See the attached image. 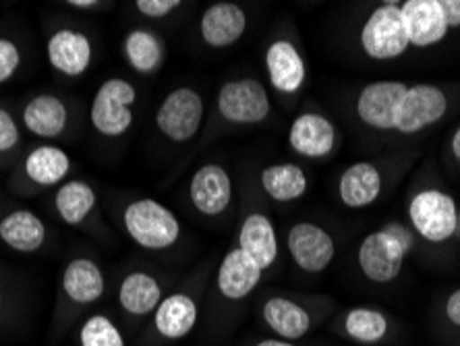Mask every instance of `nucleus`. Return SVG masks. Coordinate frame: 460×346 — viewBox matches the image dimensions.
<instances>
[{
    "mask_svg": "<svg viewBox=\"0 0 460 346\" xmlns=\"http://www.w3.org/2000/svg\"><path fill=\"white\" fill-rule=\"evenodd\" d=\"M236 247L260 263L263 272L272 268L279 260V235L270 216L263 212L247 214L241 222Z\"/></svg>",
    "mask_w": 460,
    "mask_h": 346,
    "instance_id": "nucleus-24",
    "label": "nucleus"
},
{
    "mask_svg": "<svg viewBox=\"0 0 460 346\" xmlns=\"http://www.w3.org/2000/svg\"><path fill=\"white\" fill-rule=\"evenodd\" d=\"M448 27H460V0H439Z\"/></svg>",
    "mask_w": 460,
    "mask_h": 346,
    "instance_id": "nucleus-37",
    "label": "nucleus"
},
{
    "mask_svg": "<svg viewBox=\"0 0 460 346\" xmlns=\"http://www.w3.org/2000/svg\"><path fill=\"white\" fill-rule=\"evenodd\" d=\"M384 179L380 168L371 162H355L344 168L338 179V198L342 206L350 209H363L380 198Z\"/></svg>",
    "mask_w": 460,
    "mask_h": 346,
    "instance_id": "nucleus-25",
    "label": "nucleus"
},
{
    "mask_svg": "<svg viewBox=\"0 0 460 346\" xmlns=\"http://www.w3.org/2000/svg\"><path fill=\"white\" fill-rule=\"evenodd\" d=\"M46 58L52 69L65 77H84L93 65V42L75 27H58L46 42Z\"/></svg>",
    "mask_w": 460,
    "mask_h": 346,
    "instance_id": "nucleus-10",
    "label": "nucleus"
},
{
    "mask_svg": "<svg viewBox=\"0 0 460 346\" xmlns=\"http://www.w3.org/2000/svg\"><path fill=\"white\" fill-rule=\"evenodd\" d=\"M287 249L293 263L307 274H320L336 257L334 236L315 222H295L287 233Z\"/></svg>",
    "mask_w": 460,
    "mask_h": 346,
    "instance_id": "nucleus-8",
    "label": "nucleus"
},
{
    "mask_svg": "<svg viewBox=\"0 0 460 346\" xmlns=\"http://www.w3.org/2000/svg\"><path fill=\"white\" fill-rule=\"evenodd\" d=\"M23 54L17 42L9 38H0V85L15 77L22 67Z\"/></svg>",
    "mask_w": 460,
    "mask_h": 346,
    "instance_id": "nucleus-32",
    "label": "nucleus"
},
{
    "mask_svg": "<svg viewBox=\"0 0 460 346\" xmlns=\"http://www.w3.org/2000/svg\"><path fill=\"white\" fill-rule=\"evenodd\" d=\"M19 144H22V129L15 117L0 106V155L15 152Z\"/></svg>",
    "mask_w": 460,
    "mask_h": 346,
    "instance_id": "nucleus-33",
    "label": "nucleus"
},
{
    "mask_svg": "<svg viewBox=\"0 0 460 346\" xmlns=\"http://www.w3.org/2000/svg\"><path fill=\"white\" fill-rule=\"evenodd\" d=\"M260 185L263 193L276 203L299 201L309 191L307 174L295 162H280V164L266 166L260 173Z\"/></svg>",
    "mask_w": 460,
    "mask_h": 346,
    "instance_id": "nucleus-29",
    "label": "nucleus"
},
{
    "mask_svg": "<svg viewBox=\"0 0 460 346\" xmlns=\"http://www.w3.org/2000/svg\"><path fill=\"white\" fill-rule=\"evenodd\" d=\"M263 270L260 263L252 260L245 251L239 247L228 249L222 257L218 274H216V288L226 301H243L260 287Z\"/></svg>",
    "mask_w": 460,
    "mask_h": 346,
    "instance_id": "nucleus-17",
    "label": "nucleus"
},
{
    "mask_svg": "<svg viewBox=\"0 0 460 346\" xmlns=\"http://www.w3.org/2000/svg\"><path fill=\"white\" fill-rule=\"evenodd\" d=\"M263 63H266L270 85L282 96H295L303 90L307 81V65L301 50L290 40H274L268 46Z\"/></svg>",
    "mask_w": 460,
    "mask_h": 346,
    "instance_id": "nucleus-13",
    "label": "nucleus"
},
{
    "mask_svg": "<svg viewBox=\"0 0 460 346\" xmlns=\"http://www.w3.org/2000/svg\"><path fill=\"white\" fill-rule=\"evenodd\" d=\"M450 149L452 154H455V158L460 162V127L455 131V135H452V141H450Z\"/></svg>",
    "mask_w": 460,
    "mask_h": 346,
    "instance_id": "nucleus-40",
    "label": "nucleus"
},
{
    "mask_svg": "<svg viewBox=\"0 0 460 346\" xmlns=\"http://www.w3.org/2000/svg\"><path fill=\"white\" fill-rule=\"evenodd\" d=\"M199 322V303L189 293H171L154 311V328L160 338L177 342L187 338Z\"/></svg>",
    "mask_w": 460,
    "mask_h": 346,
    "instance_id": "nucleus-20",
    "label": "nucleus"
},
{
    "mask_svg": "<svg viewBox=\"0 0 460 346\" xmlns=\"http://www.w3.org/2000/svg\"><path fill=\"white\" fill-rule=\"evenodd\" d=\"M409 251L388 230H376L361 241L357 251V263L361 274L374 284L394 282L402 272Z\"/></svg>",
    "mask_w": 460,
    "mask_h": 346,
    "instance_id": "nucleus-7",
    "label": "nucleus"
},
{
    "mask_svg": "<svg viewBox=\"0 0 460 346\" xmlns=\"http://www.w3.org/2000/svg\"><path fill=\"white\" fill-rule=\"evenodd\" d=\"M218 114L230 125H260L272 112V100L260 79H230L216 96Z\"/></svg>",
    "mask_w": 460,
    "mask_h": 346,
    "instance_id": "nucleus-6",
    "label": "nucleus"
},
{
    "mask_svg": "<svg viewBox=\"0 0 460 346\" xmlns=\"http://www.w3.org/2000/svg\"><path fill=\"white\" fill-rule=\"evenodd\" d=\"M137 90L123 77L106 79L93 93L90 104V123L100 138L119 139L131 131L135 123Z\"/></svg>",
    "mask_w": 460,
    "mask_h": 346,
    "instance_id": "nucleus-2",
    "label": "nucleus"
},
{
    "mask_svg": "<svg viewBox=\"0 0 460 346\" xmlns=\"http://www.w3.org/2000/svg\"><path fill=\"white\" fill-rule=\"evenodd\" d=\"M456 235L460 236V212H458V224H456Z\"/></svg>",
    "mask_w": 460,
    "mask_h": 346,
    "instance_id": "nucleus-42",
    "label": "nucleus"
},
{
    "mask_svg": "<svg viewBox=\"0 0 460 346\" xmlns=\"http://www.w3.org/2000/svg\"><path fill=\"white\" fill-rule=\"evenodd\" d=\"M22 123L40 139H57L69 127V106L57 93H36L25 102Z\"/></svg>",
    "mask_w": 460,
    "mask_h": 346,
    "instance_id": "nucleus-21",
    "label": "nucleus"
},
{
    "mask_svg": "<svg viewBox=\"0 0 460 346\" xmlns=\"http://www.w3.org/2000/svg\"><path fill=\"white\" fill-rule=\"evenodd\" d=\"M46 239H49L46 222L31 209H11L0 218V243L15 253H38L46 245Z\"/></svg>",
    "mask_w": 460,
    "mask_h": 346,
    "instance_id": "nucleus-22",
    "label": "nucleus"
},
{
    "mask_svg": "<svg viewBox=\"0 0 460 346\" xmlns=\"http://www.w3.org/2000/svg\"><path fill=\"white\" fill-rule=\"evenodd\" d=\"M407 84L402 81H374L367 84L357 96V117L363 125L376 131H394L398 104L407 92Z\"/></svg>",
    "mask_w": 460,
    "mask_h": 346,
    "instance_id": "nucleus-12",
    "label": "nucleus"
},
{
    "mask_svg": "<svg viewBox=\"0 0 460 346\" xmlns=\"http://www.w3.org/2000/svg\"><path fill=\"white\" fill-rule=\"evenodd\" d=\"M123 57L128 69L150 77L166 63V44L158 33L147 27H133L123 40Z\"/></svg>",
    "mask_w": 460,
    "mask_h": 346,
    "instance_id": "nucleus-27",
    "label": "nucleus"
},
{
    "mask_svg": "<svg viewBox=\"0 0 460 346\" xmlns=\"http://www.w3.org/2000/svg\"><path fill=\"white\" fill-rule=\"evenodd\" d=\"M448 111V96L431 84L409 85L398 104L396 129L402 135H415L436 125Z\"/></svg>",
    "mask_w": 460,
    "mask_h": 346,
    "instance_id": "nucleus-9",
    "label": "nucleus"
},
{
    "mask_svg": "<svg viewBox=\"0 0 460 346\" xmlns=\"http://www.w3.org/2000/svg\"><path fill=\"white\" fill-rule=\"evenodd\" d=\"M261 320L268 330L282 341L296 342L305 338L314 328V317L309 309L290 297L274 295L268 297L261 305Z\"/></svg>",
    "mask_w": 460,
    "mask_h": 346,
    "instance_id": "nucleus-19",
    "label": "nucleus"
},
{
    "mask_svg": "<svg viewBox=\"0 0 460 346\" xmlns=\"http://www.w3.org/2000/svg\"><path fill=\"white\" fill-rule=\"evenodd\" d=\"M446 320H448L452 325L460 328V288H456L448 298H446V307H444Z\"/></svg>",
    "mask_w": 460,
    "mask_h": 346,
    "instance_id": "nucleus-36",
    "label": "nucleus"
},
{
    "mask_svg": "<svg viewBox=\"0 0 460 346\" xmlns=\"http://www.w3.org/2000/svg\"><path fill=\"white\" fill-rule=\"evenodd\" d=\"M409 222L423 241L439 245L456 235L458 206L446 191L423 189L409 201Z\"/></svg>",
    "mask_w": 460,
    "mask_h": 346,
    "instance_id": "nucleus-3",
    "label": "nucleus"
},
{
    "mask_svg": "<svg viewBox=\"0 0 460 346\" xmlns=\"http://www.w3.org/2000/svg\"><path fill=\"white\" fill-rule=\"evenodd\" d=\"M71 155L54 144H40L23 158L25 179L40 189L60 187L71 174Z\"/></svg>",
    "mask_w": 460,
    "mask_h": 346,
    "instance_id": "nucleus-23",
    "label": "nucleus"
},
{
    "mask_svg": "<svg viewBox=\"0 0 460 346\" xmlns=\"http://www.w3.org/2000/svg\"><path fill=\"white\" fill-rule=\"evenodd\" d=\"M253 346H299V344L290 342V341H282V338H263V341L255 342Z\"/></svg>",
    "mask_w": 460,
    "mask_h": 346,
    "instance_id": "nucleus-39",
    "label": "nucleus"
},
{
    "mask_svg": "<svg viewBox=\"0 0 460 346\" xmlns=\"http://www.w3.org/2000/svg\"><path fill=\"white\" fill-rule=\"evenodd\" d=\"M247 25V13L241 4L214 3L208 6L199 19V36L209 49L225 50L245 36Z\"/></svg>",
    "mask_w": 460,
    "mask_h": 346,
    "instance_id": "nucleus-16",
    "label": "nucleus"
},
{
    "mask_svg": "<svg viewBox=\"0 0 460 346\" xmlns=\"http://www.w3.org/2000/svg\"><path fill=\"white\" fill-rule=\"evenodd\" d=\"M358 44L371 60H394L409 50L401 4L385 3L371 13L358 33Z\"/></svg>",
    "mask_w": 460,
    "mask_h": 346,
    "instance_id": "nucleus-5",
    "label": "nucleus"
},
{
    "mask_svg": "<svg viewBox=\"0 0 460 346\" xmlns=\"http://www.w3.org/2000/svg\"><path fill=\"white\" fill-rule=\"evenodd\" d=\"M119 305L127 315L131 317H147L154 315L158 305L164 298L162 284L158 278L144 270H133L123 276L119 284Z\"/></svg>",
    "mask_w": 460,
    "mask_h": 346,
    "instance_id": "nucleus-26",
    "label": "nucleus"
},
{
    "mask_svg": "<svg viewBox=\"0 0 460 346\" xmlns=\"http://www.w3.org/2000/svg\"><path fill=\"white\" fill-rule=\"evenodd\" d=\"M384 230H388V233L394 236V239L401 243V245L409 251H412V247H415V239H412V233L411 230L407 228V226H402V224H398V222H390V224H385L384 226Z\"/></svg>",
    "mask_w": 460,
    "mask_h": 346,
    "instance_id": "nucleus-35",
    "label": "nucleus"
},
{
    "mask_svg": "<svg viewBox=\"0 0 460 346\" xmlns=\"http://www.w3.org/2000/svg\"><path fill=\"white\" fill-rule=\"evenodd\" d=\"M60 290H63L66 301L79 305V307L98 303L106 293V276L102 266L92 257H73L60 276Z\"/></svg>",
    "mask_w": 460,
    "mask_h": 346,
    "instance_id": "nucleus-18",
    "label": "nucleus"
},
{
    "mask_svg": "<svg viewBox=\"0 0 460 346\" xmlns=\"http://www.w3.org/2000/svg\"><path fill=\"white\" fill-rule=\"evenodd\" d=\"M123 228L135 245L146 251H168L181 241V222L171 208L152 198L128 201Z\"/></svg>",
    "mask_w": 460,
    "mask_h": 346,
    "instance_id": "nucleus-1",
    "label": "nucleus"
},
{
    "mask_svg": "<svg viewBox=\"0 0 460 346\" xmlns=\"http://www.w3.org/2000/svg\"><path fill=\"white\" fill-rule=\"evenodd\" d=\"M189 200L191 206L206 218H218L233 203V179L222 164L208 162L189 179Z\"/></svg>",
    "mask_w": 460,
    "mask_h": 346,
    "instance_id": "nucleus-11",
    "label": "nucleus"
},
{
    "mask_svg": "<svg viewBox=\"0 0 460 346\" xmlns=\"http://www.w3.org/2000/svg\"><path fill=\"white\" fill-rule=\"evenodd\" d=\"M342 332L353 342L376 344L390 334V322L380 309L353 307L342 317Z\"/></svg>",
    "mask_w": 460,
    "mask_h": 346,
    "instance_id": "nucleus-30",
    "label": "nucleus"
},
{
    "mask_svg": "<svg viewBox=\"0 0 460 346\" xmlns=\"http://www.w3.org/2000/svg\"><path fill=\"white\" fill-rule=\"evenodd\" d=\"M206 117L204 98L189 85L174 87L155 111V129L172 144H187L199 133Z\"/></svg>",
    "mask_w": 460,
    "mask_h": 346,
    "instance_id": "nucleus-4",
    "label": "nucleus"
},
{
    "mask_svg": "<svg viewBox=\"0 0 460 346\" xmlns=\"http://www.w3.org/2000/svg\"><path fill=\"white\" fill-rule=\"evenodd\" d=\"M336 127L322 112H301L288 127V146L295 154L309 160L326 158L336 147Z\"/></svg>",
    "mask_w": 460,
    "mask_h": 346,
    "instance_id": "nucleus-14",
    "label": "nucleus"
},
{
    "mask_svg": "<svg viewBox=\"0 0 460 346\" xmlns=\"http://www.w3.org/2000/svg\"><path fill=\"white\" fill-rule=\"evenodd\" d=\"M3 303H4V295H3V287H0V309H3Z\"/></svg>",
    "mask_w": 460,
    "mask_h": 346,
    "instance_id": "nucleus-41",
    "label": "nucleus"
},
{
    "mask_svg": "<svg viewBox=\"0 0 460 346\" xmlns=\"http://www.w3.org/2000/svg\"><path fill=\"white\" fill-rule=\"evenodd\" d=\"M66 6H71V9H77V11H93L98 9L100 3L98 0H69Z\"/></svg>",
    "mask_w": 460,
    "mask_h": 346,
    "instance_id": "nucleus-38",
    "label": "nucleus"
},
{
    "mask_svg": "<svg viewBox=\"0 0 460 346\" xmlns=\"http://www.w3.org/2000/svg\"><path fill=\"white\" fill-rule=\"evenodd\" d=\"M133 6L146 19H166L181 9V0H137Z\"/></svg>",
    "mask_w": 460,
    "mask_h": 346,
    "instance_id": "nucleus-34",
    "label": "nucleus"
},
{
    "mask_svg": "<svg viewBox=\"0 0 460 346\" xmlns=\"http://www.w3.org/2000/svg\"><path fill=\"white\" fill-rule=\"evenodd\" d=\"M401 15L409 44L415 49L438 46L450 31L439 0H407L401 4Z\"/></svg>",
    "mask_w": 460,
    "mask_h": 346,
    "instance_id": "nucleus-15",
    "label": "nucleus"
},
{
    "mask_svg": "<svg viewBox=\"0 0 460 346\" xmlns=\"http://www.w3.org/2000/svg\"><path fill=\"white\" fill-rule=\"evenodd\" d=\"M79 346H127V341L112 317L93 314L81 325Z\"/></svg>",
    "mask_w": 460,
    "mask_h": 346,
    "instance_id": "nucleus-31",
    "label": "nucleus"
},
{
    "mask_svg": "<svg viewBox=\"0 0 460 346\" xmlns=\"http://www.w3.org/2000/svg\"><path fill=\"white\" fill-rule=\"evenodd\" d=\"M98 208V195L87 181L69 179L57 187L54 193V209H57L60 222L66 226L77 228L90 220V216Z\"/></svg>",
    "mask_w": 460,
    "mask_h": 346,
    "instance_id": "nucleus-28",
    "label": "nucleus"
}]
</instances>
